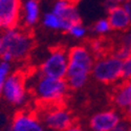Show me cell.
<instances>
[{"instance_id":"cell-18","label":"cell","mask_w":131,"mask_h":131,"mask_svg":"<svg viewBox=\"0 0 131 131\" xmlns=\"http://www.w3.org/2000/svg\"><path fill=\"white\" fill-rule=\"evenodd\" d=\"M68 35L70 37H72L75 40H82L84 38H86L87 36V32H88V29L85 25L82 24V22L79 23H75L73 25H71L69 27V29L67 30Z\"/></svg>"},{"instance_id":"cell-10","label":"cell","mask_w":131,"mask_h":131,"mask_svg":"<svg viewBox=\"0 0 131 131\" xmlns=\"http://www.w3.org/2000/svg\"><path fill=\"white\" fill-rule=\"evenodd\" d=\"M10 131H46V129L37 113L21 110L13 116Z\"/></svg>"},{"instance_id":"cell-29","label":"cell","mask_w":131,"mask_h":131,"mask_svg":"<svg viewBox=\"0 0 131 131\" xmlns=\"http://www.w3.org/2000/svg\"><path fill=\"white\" fill-rule=\"evenodd\" d=\"M67 1H69L70 3H72V4H74V5H77L79 2L82 1V0H67Z\"/></svg>"},{"instance_id":"cell-9","label":"cell","mask_w":131,"mask_h":131,"mask_svg":"<svg viewBox=\"0 0 131 131\" xmlns=\"http://www.w3.org/2000/svg\"><path fill=\"white\" fill-rule=\"evenodd\" d=\"M122 119L121 112L116 109H104L90 116L88 128L90 131H111Z\"/></svg>"},{"instance_id":"cell-24","label":"cell","mask_w":131,"mask_h":131,"mask_svg":"<svg viewBox=\"0 0 131 131\" xmlns=\"http://www.w3.org/2000/svg\"><path fill=\"white\" fill-rule=\"evenodd\" d=\"M124 112H125V119H127V121L131 124V104L125 109Z\"/></svg>"},{"instance_id":"cell-23","label":"cell","mask_w":131,"mask_h":131,"mask_svg":"<svg viewBox=\"0 0 131 131\" xmlns=\"http://www.w3.org/2000/svg\"><path fill=\"white\" fill-rule=\"evenodd\" d=\"M63 131H86V130H85V128L82 125L77 124V123H73L70 126H68L67 128H65Z\"/></svg>"},{"instance_id":"cell-8","label":"cell","mask_w":131,"mask_h":131,"mask_svg":"<svg viewBox=\"0 0 131 131\" xmlns=\"http://www.w3.org/2000/svg\"><path fill=\"white\" fill-rule=\"evenodd\" d=\"M22 0H0V30L20 26Z\"/></svg>"},{"instance_id":"cell-30","label":"cell","mask_w":131,"mask_h":131,"mask_svg":"<svg viewBox=\"0 0 131 131\" xmlns=\"http://www.w3.org/2000/svg\"><path fill=\"white\" fill-rule=\"evenodd\" d=\"M126 131H131V125H130V127H129V128H128Z\"/></svg>"},{"instance_id":"cell-15","label":"cell","mask_w":131,"mask_h":131,"mask_svg":"<svg viewBox=\"0 0 131 131\" xmlns=\"http://www.w3.org/2000/svg\"><path fill=\"white\" fill-rule=\"evenodd\" d=\"M42 24L44 25L45 28L50 29V30L66 31L63 21L54 13H52L51 10L43 15V17H42Z\"/></svg>"},{"instance_id":"cell-13","label":"cell","mask_w":131,"mask_h":131,"mask_svg":"<svg viewBox=\"0 0 131 131\" xmlns=\"http://www.w3.org/2000/svg\"><path fill=\"white\" fill-rule=\"evenodd\" d=\"M41 19V7L38 0H23L21 8L20 25L29 29L38 24Z\"/></svg>"},{"instance_id":"cell-17","label":"cell","mask_w":131,"mask_h":131,"mask_svg":"<svg viewBox=\"0 0 131 131\" xmlns=\"http://www.w3.org/2000/svg\"><path fill=\"white\" fill-rule=\"evenodd\" d=\"M87 46L89 47V49L94 54L95 58H99L101 56L106 54V46H107V44H106V42L101 37L92 39Z\"/></svg>"},{"instance_id":"cell-14","label":"cell","mask_w":131,"mask_h":131,"mask_svg":"<svg viewBox=\"0 0 131 131\" xmlns=\"http://www.w3.org/2000/svg\"><path fill=\"white\" fill-rule=\"evenodd\" d=\"M111 101L117 110L122 111L131 104V79L122 80L114 87L111 93Z\"/></svg>"},{"instance_id":"cell-21","label":"cell","mask_w":131,"mask_h":131,"mask_svg":"<svg viewBox=\"0 0 131 131\" xmlns=\"http://www.w3.org/2000/svg\"><path fill=\"white\" fill-rule=\"evenodd\" d=\"M131 79V54L123 60L122 65V80Z\"/></svg>"},{"instance_id":"cell-11","label":"cell","mask_w":131,"mask_h":131,"mask_svg":"<svg viewBox=\"0 0 131 131\" xmlns=\"http://www.w3.org/2000/svg\"><path fill=\"white\" fill-rule=\"evenodd\" d=\"M51 12L63 21L66 32L71 25L82 22L77 5L70 3L67 0H54L51 6Z\"/></svg>"},{"instance_id":"cell-16","label":"cell","mask_w":131,"mask_h":131,"mask_svg":"<svg viewBox=\"0 0 131 131\" xmlns=\"http://www.w3.org/2000/svg\"><path fill=\"white\" fill-rule=\"evenodd\" d=\"M91 30L97 37H104L105 35H108L112 30V28L107 18H101V19H97L93 23Z\"/></svg>"},{"instance_id":"cell-12","label":"cell","mask_w":131,"mask_h":131,"mask_svg":"<svg viewBox=\"0 0 131 131\" xmlns=\"http://www.w3.org/2000/svg\"><path fill=\"white\" fill-rule=\"evenodd\" d=\"M112 30L127 31L131 27L130 17L123 4H114L107 9V17Z\"/></svg>"},{"instance_id":"cell-27","label":"cell","mask_w":131,"mask_h":131,"mask_svg":"<svg viewBox=\"0 0 131 131\" xmlns=\"http://www.w3.org/2000/svg\"><path fill=\"white\" fill-rule=\"evenodd\" d=\"M2 52V31L0 30V56Z\"/></svg>"},{"instance_id":"cell-5","label":"cell","mask_w":131,"mask_h":131,"mask_svg":"<svg viewBox=\"0 0 131 131\" xmlns=\"http://www.w3.org/2000/svg\"><path fill=\"white\" fill-rule=\"evenodd\" d=\"M1 96L12 106H24L28 99V87L25 75L20 71L10 73L4 83Z\"/></svg>"},{"instance_id":"cell-1","label":"cell","mask_w":131,"mask_h":131,"mask_svg":"<svg viewBox=\"0 0 131 131\" xmlns=\"http://www.w3.org/2000/svg\"><path fill=\"white\" fill-rule=\"evenodd\" d=\"M67 53L68 66L65 80L69 89H82L89 80L95 57L87 45H74L67 50Z\"/></svg>"},{"instance_id":"cell-28","label":"cell","mask_w":131,"mask_h":131,"mask_svg":"<svg viewBox=\"0 0 131 131\" xmlns=\"http://www.w3.org/2000/svg\"><path fill=\"white\" fill-rule=\"evenodd\" d=\"M111 1H113L116 4H124L127 1V0H111Z\"/></svg>"},{"instance_id":"cell-25","label":"cell","mask_w":131,"mask_h":131,"mask_svg":"<svg viewBox=\"0 0 131 131\" xmlns=\"http://www.w3.org/2000/svg\"><path fill=\"white\" fill-rule=\"evenodd\" d=\"M125 9L127 10V13L129 14V17H130V23H131V0H127V1L123 4Z\"/></svg>"},{"instance_id":"cell-2","label":"cell","mask_w":131,"mask_h":131,"mask_svg":"<svg viewBox=\"0 0 131 131\" xmlns=\"http://www.w3.org/2000/svg\"><path fill=\"white\" fill-rule=\"evenodd\" d=\"M36 100L44 106L49 105H62L70 90L65 79L51 78L43 75L39 72L36 77H31L30 82H26Z\"/></svg>"},{"instance_id":"cell-22","label":"cell","mask_w":131,"mask_h":131,"mask_svg":"<svg viewBox=\"0 0 131 131\" xmlns=\"http://www.w3.org/2000/svg\"><path fill=\"white\" fill-rule=\"evenodd\" d=\"M130 125H131V124L127 121V119H124V118H123L122 121L119 122L111 131H126V130L130 127Z\"/></svg>"},{"instance_id":"cell-26","label":"cell","mask_w":131,"mask_h":131,"mask_svg":"<svg viewBox=\"0 0 131 131\" xmlns=\"http://www.w3.org/2000/svg\"><path fill=\"white\" fill-rule=\"evenodd\" d=\"M122 39H123V40H125V41H128V42H130V43H131V31H129V32H127L126 35H124Z\"/></svg>"},{"instance_id":"cell-31","label":"cell","mask_w":131,"mask_h":131,"mask_svg":"<svg viewBox=\"0 0 131 131\" xmlns=\"http://www.w3.org/2000/svg\"><path fill=\"white\" fill-rule=\"evenodd\" d=\"M22 1H23V0H22Z\"/></svg>"},{"instance_id":"cell-19","label":"cell","mask_w":131,"mask_h":131,"mask_svg":"<svg viewBox=\"0 0 131 131\" xmlns=\"http://www.w3.org/2000/svg\"><path fill=\"white\" fill-rule=\"evenodd\" d=\"M10 73H12V63L0 60V96H1L4 83Z\"/></svg>"},{"instance_id":"cell-3","label":"cell","mask_w":131,"mask_h":131,"mask_svg":"<svg viewBox=\"0 0 131 131\" xmlns=\"http://www.w3.org/2000/svg\"><path fill=\"white\" fill-rule=\"evenodd\" d=\"M34 48V39L23 27H14L2 31V52L0 60L12 63L25 60Z\"/></svg>"},{"instance_id":"cell-7","label":"cell","mask_w":131,"mask_h":131,"mask_svg":"<svg viewBox=\"0 0 131 131\" xmlns=\"http://www.w3.org/2000/svg\"><path fill=\"white\" fill-rule=\"evenodd\" d=\"M68 66V53L62 46H56L50 49L45 59L42 61L39 72L51 78L65 79Z\"/></svg>"},{"instance_id":"cell-20","label":"cell","mask_w":131,"mask_h":131,"mask_svg":"<svg viewBox=\"0 0 131 131\" xmlns=\"http://www.w3.org/2000/svg\"><path fill=\"white\" fill-rule=\"evenodd\" d=\"M113 54H115V56L117 58H119L121 60L126 59L127 57H129L130 54H131V43L122 39L121 44H119L118 47L115 49V51L113 52Z\"/></svg>"},{"instance_id":"cell-4","label":"cell","mask_w":131,"mask_h":131,"mask_svg":"<svg viewBox=\"0 0 131 131\" xmlns=\"http://www.w3.org/2000/svg\"><path fill=\"white\" fill-rule=\"evenodd\" d=\"M123 60L115 54H104L95 58L91 69L92 78L99 83L110 85L122 80Z\"/></svg>"},{"instance_id":"cell-6","label":"cell","mask_w":131,"mask_h":131,"mask_svg":"<svg viewBox=\"0 0 131 131\" xmlns=\"http://www.w3.org/2000/svg\"><path fill=\"white\" fill-rule=\"evenodd\" d=\"M37 114L45 129L49 131H63L65 128L74 123L72 113L62 105L43 106Z\"/></svg>"}]
</instances>
